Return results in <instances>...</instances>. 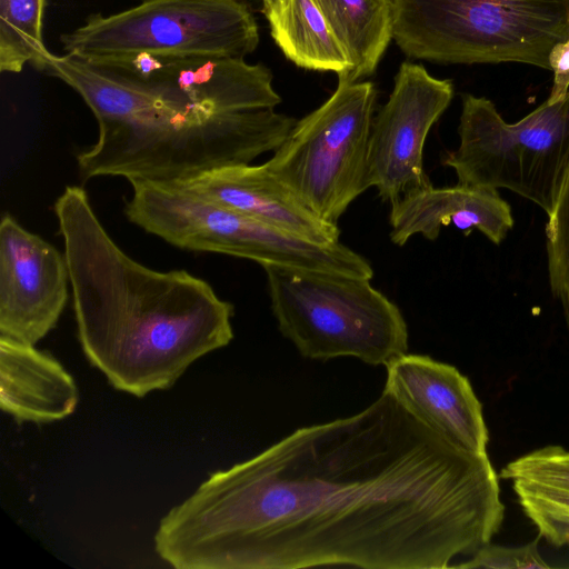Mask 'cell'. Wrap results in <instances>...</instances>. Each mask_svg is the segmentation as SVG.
<instances>
[{
	"label": "cell",
	"mask_w": 569,
	"mask_h": 569,
	"mask_svg": "<svg viewBox=\"0 0 569 569\" xmlns=\"http://www.w3.org/2000/svg\"><path fill=\"white\" fill-rule=\"evenodd\" d=\"M505 519L487 452L448 441L391 392L209 475L160 520L177 569H443Z\"/></svg>",
	"instance_id": "1"
},
{
	"label": "cell",
	"mask_w": 569,
	"mask_h": 569,
	"mask_svg": "<svg viewBox=\"0 0 569 569\" xmlns=\"http://www.w3.org/2000/svg\"><path fill=\"white\" fill-rule=\"evenodd\" d=\"M78 338L109 383L136 397L170 388L233 338V306L186 270L157 271L111 239L78 186L54 203Z\"/></svg>",
	"instance_id": "2"
},
{
	"label": "cell",
	"mask_w": 569,
	"mask_h": 569,
	"mask_svg": "<svg viewBox=\"0 0 569 569\" xmlns=\"http://www.w3.org/2000/svg\"><path fill=\"white\" fill-rule=\"evenodd\" d=\"M40 72L73 89L97 122L127 117H209L274 108L272 73L244 58L138 53L87 59L47 51Z\"/></svg>",
	"instance_id": "3"
},
{
	"label": "cell",
	"mask_w": 569,
	"mask_h": 569,
	"mask_svg": "<svg viewBox=\"0 0 569 569\" xmlns=\"http://www.w3.org/2000/svg\"><path fill=\"white\" fill-rule=\"evenodd\" d=\"M297 120L273 108L209 117H128L98 121V140L78 154L83 179L180 182L248 164L276 151Z\"/></svg>",
	"instance_id": "4"
},
{
	"label": "cell",
	"mask_w": 569,
	"mask_h": 569,
	"mask_svg": "<svg viewBox=\"0 0 569 569\" xmlns=\"http://www.w3.org/2000/svg\"><path fill=\"white\" fill-rule=\"evenodd\" d=\"M393 39L415 59L550 69L569 38V0H393Z\"/></svg>",
	"instance_id": "5"
},
{
	"label": "cell",
	"mask_w": 569,
	"mask_h": 569,
	"mask_svg": "<svg viewBox=\"0 0 569 569\" xmlns=\"http://www.w3.org/2000/svg\"><path fill=\"white\" fill-rule=\"evenodd\" d=\"M279 331L308 359L353 357L387 366L407 353L399 308L369 279L263 264Z\"/></svg>",
	"instance_id": "6"
},
{
	"label": "cell",
	"mask_w": 569,
	"mask_h": 569,
	"mask_svg": "<svg viewBox=\"0 0 569 569\" xmlns=\"http://www.w3.org/2000/svg\"><path fill=\"white\" fill-rule=\"evenodd\" d=\"M458 133L459 147L443 160L458 183L505 188L551 212L569 167V92L516 123L490 100L463 94Z\"/></svg>",
	"instance_id": "7"
},
{
	"label": "cell",
	"mask_w": 569,
	"mask_h": 569,
	"mask_svg": "<svg viewBox=\"0 0 569 569\" xmlns=\"http://www.w3.org/2000/svg\"><path fill=\"white\" fill-rule=\"evenodd\" d=\"M377 90L338 78L331 97L296 122L264 164L321 219L337 224L369 184V137Z\"/></svg>",
	"instance_id": "8"
},
{
	"label": "cell",
	"mask_w": 569,
	"mask_h": 569,
	"mask_svg": "<svg viewBox=\"0 0 569 569\" xmlns=\"http://www.w3.org/2000/svg\"><path fill=\"white\" fill-rule=\"evenodd\" d=\"M247 0H137L122 11L89 14L60 36L63 52L87 58L138 53L246 58L259 44Z\"/></svg>",
	"instance_id": "9"
},
{
	"label": "cell",
	"mask_w": 569,
	"mask_h": 569,
	"mask_svg": "<svg viewBox=\"0 0 569 569\" xmlns=\"http://www.w3.org/2000/svg\"><path fill=\"white\" fill-rule=\"evenodd\" d=\"M453 97L450 80L425 67L403 62L388 101L373 117L368 151V179L383 202L432 186L423 169V147L431 127Z\"/></svg>",
	"instance_id": "10"
},
{
	"label": "cell",
	"mask_w": 569,
	"mask_h": 569,
	"mask_svg": "<svg viewBox=\"0 0 569 569\" xmlns=\"http://www.w3.org/2000/svg\"><path fill=\"white\" fill-rule=\"evenodd\" d=\"M69 282L64 253L4 214L0 222V337L36 345L57 325Z\"/></svg>",
	"instance_id": "11"
},
{
	"label": "cell",
	"mask_w": 569,
	"mask_h": 569,
	"mask_svg": "<svg viewBox=\"0 0 569 569\" xmlns=\"http://www.w3.org/2000/svg\"><path fill=\"white\" fill-rule=\"evenodd\" d=\"M386 390L448 441L487 452L489 431L482 405L456 367L422 355H401L387 366Z\"/></svg>",
	"instance_id": "12"
},
{
	"label": "cell",
	"mask_w": 569,
	"mask_h": 569,
	"mask_svg": "<svg viewBox=\"0 0 569 569\" xmlns=\"http://www.w3.org/2000/svg\"><path fill=\"white\" fill-rule=\"evenodd\" d=\"M177 183L299 238L339 242L338 224L313 213L263 163L219 168Z\"/></svg>",
	"instance_id": "13"
},
{
	"label": "cell",
	"mask_w": 569,
	"mask_h": 569,
	"mask_svg": "<svg viewBox=\"0 0 569 569\" xmlns=\"http://www.w3.org/2000/svg\"><path fill=\"white\" fill-rule=\"evenodd\" d=\"M390 239L403 246L411 237L421 234L428 240L438 238L442 227L452 223L468 234L479 230L499 244L511 230L510 206L498 190L457 183L409 193L391 204Z\"/></svg>",
	"instance_id": "14"
},
{
	"label": "cell",
	"mask_w": 569,
	"mask_h": 569,
	"mask_svg": "<svg viewBox=\"0 0 569 569\" xmlns=\"http://www.w3.org/2000/svg\"><path fill=\"white\" fill-rule=\"evenodd\" d=\"M78 403L73 378L50 355L0 337V406L16 421L51 422Z\"/></svg>",
	"instance_id": "15"
},
{
	"label": "cell",
	"mask_w": 569,
	"mask_h": 569,
	"mask_svg": "<svg viewBox=\"0 0 569 569\" xmlns=\"http://www.w3.org/2000/svg\"><path fill=\"white\" fill-rule=\"evenodd\" d=\"M500 477L511 482L539 537L556 547L569 545V450L536 449L508 462Z\"/></svg>",
	"instance_id": "16"
},
{
	"label": "cell",
	"mask_w": 569,
	"mask_h": 569,
	"mask_svg": "<svg viewBox=\"0 0 569 569\" xmlns=\"http://www.w3.org/2000/svg\"><path fill=\"white\" fill-rule=\"evenodd\" d=\"M270 34L296 66L347 77L350 60L315 0H260Z\"/></svg>",
	"instance_id": "17"
},
{
	"label": "cell",
	"mask_w": 569,
	"mask_h": 569,
	"mask_svg": "<svg viewBox=\"0 0 569 569\" xmlns=\"http://www.w3.org/2000/svg\"><path fill=\"white\" fill-rule=\"evenodd\" d=\"M343 47L358 81L372 74L393 38V0H315Z\"/></svg>",
	"instance_id": "18"
},
{
	"label": "cell",
	"mask_w": 569,
	"mask_h": 569,
	"mask_svg": "<svg viewBox=\"0 0 569 569\" xmlns=\"http://www.w3.org/2000/svg\"><path fill=\"white\" fill-rule=\"evenodd\" d=\"M49 0H0V71L20 73L48 51L43 21Z\"/></svg>",
	"instance_id": "19"
},
{
	"label": "cell",
	"mask_w": 569,
	"mask_h": 569,
	"mask_svg": "<svg viewBox=\"0 0 569 569\" xmlns=\"http://www.w3.org/2000/svg\"><path fill=\"white\" fill-rule=\"evenodd\" d=\"M546 224L548 273L569 330V167Z\"/></svg>",
	"instance_id": "20"
},
{
	"label": "cell",
	"mask_w": 569,
	"mask_h": 569,
	"mask_svg": "<svg viewBox=\"0 0 569 569\" xmlns=\"http://www.w3.org/2000/svg\"><path fill=\"white\" fill-rule=\"evenodd\" d=\"M452 568L466 569H547L550 565L539 551L538 539L518 547H506L490 542L481 546L471 558Z\"/></svg>",
	"instance_id": "21"
},
{
	"label": "cell",
	"mask_w": 569,
	"mask_h": 569,
	"mask_svg": "<svg viewBox=\"0 0 569 569\" xmlns=\"http://www.w3.org/2000/svg\"><path fill=\"white\" fill-rule=\"evenodd\" d=\"M549 66L553 71V86L548 100L557 102L569 92V38L557 43L549 53Z\"/></svg>",
	"instance_id": "22"
},
{
	"label": "cell",
	"mask_w": 569,
	"mask_h": 569,
	"mask_svg": "<svg viewBox=\"0 0 569 569\" xmlns=\"http://www.w3.org/2000/svg\"><path fill=\"white\" fill-rule=\"evenodd\" d=\"M253 11L260 10V0H247Z\"/></svg>",
	"instance_id": "23"
}]
</instances>
